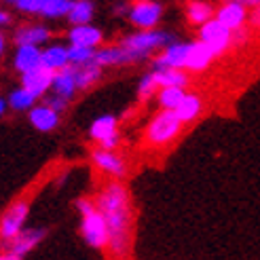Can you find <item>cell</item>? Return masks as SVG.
<instances>
[{
  "mask_svg": "<svg viewBox=\"0 0 260 260\" xmlns=\"http://www.w3.org/2000/svg\"><path fill=\"white\" fill-rule=\"evenodd\" d=\"M95 205L104 214L110 229L108 252L116 258H125L134 243V201L132 192L121 180L106 182L95 194Z\"/></svg>",
  "mask_w": 260,
  "mask_h": 260,
  "instance_id": "cell-1",
  "label": "cell"
},
{
  "mask_svg": "<svg viewBox=\"0 0 260 260\" xmlns=\"http://www.w3.org/2000/svg\"><path fill=\"white\" fill-rule=\"evenodd\" d=\"M182 129H184V123H182L178 112L170 108H161L146 125L144 144L148 148H165L180 138Z\"/></svg>",
  "mask_w": 260,
  "mask_h": 260,
  "instance_id": "cell-2",
  "label": "cell"
},
{
  "mask_svg": "<svg viewBox=\"0 0 260 260\" xmlns=\"http://www.w3.org/2000/svg\"><path fill=\"white\" fill-rule=\"evenodd\" d=\"M81 235L85 243L93 250H108V241H110V229L104 214L98 210V205L93 210H89L81 214Z\"/></svg>",
  "mask_w": 260,
  "mask_h": 260,
  "instance_id": "cell-3",
  "label": "cell"
},
{
  "mask_svg": "<svg viewBox=\"0 0 260 260\" xmlns=\"http://www.w3.org/2000/svg\"><path fill=\"white\" fill-rule=\"evenodd\" d=\"M121 43L129 49L138 51V53L150 57L157 49H165L170 43H174V36L165 30L152 28V30H136L134 34H127L125 38H121Z\"/></svg>",
  "mask_w": 260,
  "mask_h": 260,
  "instance_id": "cell-4",
  "label": "cell"
},
{
  "mask_svg": "<svg viewBox=\"0 0 260 260\" xmlns=\"http://www.w3.org/2000/svg\"><path fill=\"white\" fill-rule=\"evenodd\" d=\"M163 17V5L159 0H138L132 3L127 11V19L136 30H152L159 28Z\"/></svg>",
  "mask_w": 260,
  "mask_h": 260,
  "instance_id": "cell-5",
  "label": "cell"
},
{
  "mask_svg": "<svg viewBox=\"0 0 260 260\" xmlns=\"http://www.w3.org/2000/svg\"><path fill=\"white\" fill-rule=\"evenodd\" d=\"M148 59L146 55L138 53V51L125 47L121 41L116 45H102L95 51V61L104 68H116V66H132V63H140Z\"/></svg>",
  "mask_w": 260,
  "mask_h": 260,
  "instance_id": "cell-6",
  "label": "cell"
},
{
  "mask_svg": "<svg viewBox=\"0 0 260 260\" xmlns=\"http://www.w3.org/2000/svg\"><path fill=\"white\" fill-rule=\"evenodd\" d=\"M199 41H203L207 47H210L216 53V57L224 55L231 47H235L233 45V30L226 28V25L216 17L205 21L203 25H199Z\"/></svg>",
  "mask_w": 260,
  "mask_h": 260,
  "instance_id": "cell-7",
  "label": "cell"
},
{
  "mask_svg": "<svg viewBox=\"0 0 260 260\" xmlns=\"http://www.w3.org/2000/svg\"><path fill=\"white\" fill-rule=\"evenodd\" d=\"M28 214H30V201L21 197V199H15L7 210L3 212V218H0V237L3 241H9L15 235L23 231V224L28 220Z\"/></svg>",
  "mask_w": 260,
  "mask_h": 260,
  "instance_id": "cell-8",
  "label": "cell"
},
{
  "mask_svg": "<svg viewBox=\"0 0 260 260\" xmlns=\"http://www.w3.org/2000/svg\"><path fill=\"white\" fill-rule=\"evenodd\" d=\"M45 235H47V229H23L19 235L5 241L7 250L3 252V260H21V258H25L32 250H36L38 245H41Z\"/></svg>",
  "mask_w": 260,
  "mask_h": 260,
  "instance_id": "cell-9",
  "label": "cell"
},
{
  "mask_svg": "<svg viewBox=\"0 0 260 260\" xmlns=\"http://www.w3.org/2000/svg\"><path fill=\"white\" fill-rule=\"evenodd\" d=\"M91 163H93V167L100 174L108 176V178H114V180L127 178V172H129L125 159L121 157L119 152L102 148V146H98L95 150H91Z\"/></svg>",
  "mask_w": 260,
  "mask_h": 260,
  "instance_id": "cell-10",
  "label": "cell"
},
{
  "mask_svg": "<svg viewBox=\"0 0 260 260\" xmlns=\"http://www.w3.org/2000/svg\"><path fill=\"white\" fill-rule=\"evenodd\" d=\"M188 53H190V43L174 41L165 49H161V53L152 59V70H159V68H186Z\"/></svg>",
  "mask_w": 260,
  "mask_h": 260,
  "instance_id": "cell-11",
  "label": "cell"
},
{
  "mask_svg": "<svg viewBox=\"0 0 260 260\" xmlns=\"http://www.w3.org/2000/svg\"><path fill=\"white\" fill-rule=\"evenodd\" d=\"M216 19H220L231 30H239L250 21V7L241 0H224L216 9Z\"/></svg>",
  "mask_w": 260,
  "mask_h": 260,
  "instance_id": "cell-12",
  "label": "cell"
},
{
  "mask_svg": "<svg viewBox=\"0 0 260 260\" xmlns=\"http://www.w3.org/2000/svg\"><path fill=\"white\" fill-rule=\"evenodd\" d=\"M28 121L30 125L41 134H51L55 132L61 123V112H57L51 104L43 102V104H36L28 110Z\"/></svg>",
  "mask_w": 260,
  "mask_h": 260,
  "instance_id": "cell-13",
  "label": "cell"
},
{
  "mask_svg": "<svg viewBox=\"0 0 260 260\" xmlns=\"http://www.w3.org/2000/svg\"><path fill=\"white\" fill-rule=\"evenodd\" d=\"M13 45H38L43 47L49 43L51 30L45 23H21L13 30Z\"/></svg>",
  "mask_w": 260,
  "mask_h": 260,
  "instance_id": "cell-14",
  "label": "cell"
},
{
  "mask_svg": "<svg viewBox=\"0 0 260 260\" xmlns=\"http://www.w3.org/2000/svg\"><path fill=\"white\" fill-rule=\"evenodd\" d=\"M53 76L55 72L53 70H49L45 66H38L30 72H23L19 74V81L23 87H28L30 91H34V93L38 98H45L51 89H53Z\"/></svg>",
  "mask_w": 260,
  "mask_h": 260,
  "instance_id": "cell-15",
  "label": "cell"
},
{
  "mask_svg": "<svg viewBox=\"0 0 260 260\" xmlns=\"http://www.w3.org/2000/svg\"><path fill=\"white\" fill-rule=\"evenodd\" d=\"M68 45H83V47H102L104 45V32L93 23H72L68 30Z\"/></svg>",
  "mask_w": 260,
  "mask_h": 260,
  "instance_id": "cell-16",
  "label": "cell"
},
{
  "mask_svg": "<svg viewBox=\"0 0 260 260\" xmlns=\"http://www.w3.org/2000/svg\"><path fill=\"white\" fill-rule=\"evenodd\" d=\"M43 66V49L38 45H17L13 53V70L17 74Z\"/></svg>",
  "mask_w": 260,
  "mask_h": 260,
  "instance_id": "cell-17",
  "label": "cell"
},
{
  "mask_svg": "<svg viewBox=\"0 0 260 260\" xmlns=\"http://www.w3.org/2000/svg\"><path fill=\"white\" fill-rule=\"evenodd\" d=\"M216 59V53L207 47L203 41H192L190 43V53H188V63L186 70L188 72H203L212 66V61Z\"/></svg>",
  "mask_w": 260,
  "mask_h": 260,
  "instance_id": "cell-18",
  "label": "cell"
},
{
  "mask_svg": "<svg viewBox=\"0 0 260 260\" xmlns=\"http://www.w3.org/2000/svg\"><path fill=\"white\" fill-rule=\"evenodd\" d=\"M53 93L57 95H63V98H68L72 100L76 93H79V81H76V66H66V68H61L55 72L53 76Z\"/></svg>",
  "mask_w": 260,
  "mask_h": 260,
  "instance_id": "cell-19",
  "label": "cell"
},
{
  "mask_svg": "<svg viewBox=\"0 0 260 260\" xmlns=\"http://www.w3.org/2000/svg\"><path fill=\"white\" fill-rule=\"evenodd\" d=\"M184 17L190 25H197L199 28L205 21L216 17V9L212 3H207V0H188L184 5Z\"/></svg>",
  "mask_w": 260,
  "mask_h": 260,
  "instance_id": "cell-20",
  "label": "cell"
},
{
  "mask_svg": "<svg viewBox=\"0 0 260 260\" xmlns=\"http://www.w3.org/2000/svg\"><path fill=\"white\" fill-rule=\"evenodd\" d=\"M43 66L49 68V70H61L70 66V49L66 45H47L43 49Z\"/></svg>",
  "mask_w": 260,
  "mask_h": 260,
  "instance_id": "cell-21",
  "label": "cell"
},
{
  "mask_svg": "<svg viewBox=\"0 0 260 260\" xmlns=\"http://www.w3.org/2000/svg\"><path fill=\"white\" fill-rule=\"evenodd\" d=\"M112 134H119V119L114 114H102L89 125V138L98 144Z\"/></svg>",
  "mask_w": 260,
  "mask_h": 260,
  "instance_id": "cell-22",
  "label": "cell"
},
{
  "mask_svg": "<svg viewBox=\"0 0 260 260\" xmlns=\"http://www.w3.org/2000/svg\"><path fill=\"white\" fill-rule=\"evenodd\" d=\"M176 112H178V116L182 119V123H184V125L194 123L201 116V112H203V100H201V95L199 93H186L184 100L180 102V106L176 108Z\"/></svg>",
  "mask_w": 260,
  "mask_h": 260,
  "instance_id": "cell-23",
  "label": "cell"
},
{
  "mask_svg": "<svg viewBox=\"0 0 260 260\" xmlns=\"http://www.w3.org/2000/svg\"><path fill=\"white\" fill-rule=\"evenodd\" d=\"M38 98L34 91H30L28 87H17V89H13L11 93H9V106L11 110H15V112H28L32 106H36L38 104Z\"/></svg>",
  "mask_w": 260,
  "mask_h": 260,
  "instance_id": "cell-24",
  "label": "cell"
},
{
  "mask_svg": "<svg viewBox=\"0 0 260 260\" xmlns=\"http://www.w3.org/2000/svg\"><path fill=\"white\" fill-rule=\"evenodd\" d=\"M104 74V66H100L98 61H89L85 66H76V81H79V89L87 91L93 85H98L102 81Z\"/></svg>",
  "mask_w": 260,
  "mask_h": 260,
  "instance_id": "cell-25",
  "label": "cell"
},
{
  "mask_svg": "<svg viewBox=\"0 0 260 260\" xmlns=\"http://www.w3.org/2000/svg\"><path fill=\"white\" fill-rule=\"evenodd\" d=\"M186 95V87H178V85H167V87H161L159 93H157V102L161 108H170V110H176L180 106V102L184 100Z\"/></svg>",
  "mask_w": 260,
  "mask_h": 260,
  "instance_id": "cell-26",
  "label": "cell"
},
{
  "mask_svg": "<svg viewBox=\"0 0 260 260\" xmlns=\"http://www.w3.org/2000/svg\"><path fill=\"white\" fill-rule=\"evenodd\" d=\"M154 74H157V81L161 87H167V85L186 87L188 85V70L186 68H159V70H154Z\"/></svg>",
  "mask_w": 260,
  "mask_h": 260,
  "instance_id": "cell-27",
  "label": "cell"
},
{
  "mask_svg": "<svg viewBox=\"0 0 260 260\" xmlns=\"http://www.w3.org/2000/svg\"><path fill=\"white\" fill-rule=\"evenodd\" d=\"M74 0H45L41 17L43 19H68Z\"/></svg>",
  "mask_w": 260,
  "mask_h": 260,
  "instance_id": "cell-28",
  "label": "cell"
},
{
  "mask_svg": "<svg viewBox=\"0 0 260 260\" xmlns=\"http://www.w3.org/2000/svg\"><path fill=\"white\" fill-rule=\"evenodd\" d=\"M95 15V5L93 0H74L68 21L70 23H89Z\"/></svg>",
  "mask_w": 260,
  "mask_h": 260,
  "instance_id": "cell-29",
  "label": "cell"
},
{
  "mask_svg": "<svg viewBox=\"0 0 260 260\" xmlns=\"http://www.w3.org/2000/svg\"><path fill=\"white\" fill-rule=\"evenodd\" d=\"M159 89H161V85L157 81V74H154V70H150V72H146L144 76H142L140 83H138V98L142 102L152 100V98H157Z\"/></svg>",
  "mask_w": 260,
  "mask_h": 260,
  "instance_id": "cell-30",
  "label": "cell"
},
{
  "mask_svg": "<svg viewBox=\"0 0 260 260\" xmlns=\"http://www.w3.org/2000/svg\"><path fill=\"white\" fill-rule=\"evenodd\" d=\"M70 49V63L72 66H85L89 61H95V51L93 47H83V45H68Z\"/></svg>",
  "mask_w": 260,
  "mask_h": 260,
  "instance_id": "cell-31",
  "label": "cell"
},
{
  "mask_svg": "<svg viewBox=\"0 0 260 260\" xmlns=\"http://www.w3.org/2000/svg\"><path fill=\"white\" fill-rule=\"evenodd\" d=\"M43 5H45V0H17L13 7H15L17 13H21V15H41Z\"/></svg>",
  "mask_w": 260,
  "mask_h": 260,
  "instance_id": "cell-32",
  "label": "cell"
},
{
  "mask_svg": "<svg viewBox=\"0 0 260 260\" xmlns=\"http://www.w3.org/2000/svg\"><path fill=\"white\" fill-rule=\"evenodd\" d=\"M45 102L51 104V106H53L57 112H61V114L70 108V100H68V98H63V95H57V93H53V95H49V93H47V95H45Z\"/></svg>",
  "mask_w": 260,
  "mask_h": 260,
  "instance_id": "cell-33",
  "label": "cell"
},
{
  "mask_svg": "<svg viewBox=\"0 0 260 260\" xmlns=\"http://www.w3.org/2000/svg\"><path fill=\"white\" fill-rule=\"evenodd\" d=\"M98 146L108 148V150H116V148L121 146V134H112V136H108L106 140H102Z\"/></svg>",
  "mask_w": 260,
  "mask_h": 260,
  "instance_id": "cell-34",
  "label": "cell"
},
{
  "mask_svg": "<svg viewBox=\"0 0 260 260\" xmlns=\"http://www.w3.org/2000/svg\"><path fill=\"white\" fill-rule=\"evenodd\" d=\"M248 30H245V25L243 28H239V30H233V45H245V41H248Z\"/></svg>",
  "mask_w": 260,
  "mask_h": 260,
  "instance_id": "cell-35",
  "label": "cell"
},
{
  "mask_svg": "<svg viewBox=\"0 0 260 260\" xmlns=\"http://www.w3.org/2000/svg\"><path fill=\"white\" fill-rule=\"evenodd\" d=\"M250 23H252V28L260 30V5L250 11Z\"/></svg>",
  "mask_w": 260,
  "mask_h": 260,
  "instance_id": "cell-36",
  "label": "cell"
},
{
  "mask_svg": "<svg viewBox=\"0 0 260 260\" xmlns=\"http://www.w3.org/2000/svg\"><path fill=\"white\" fill-rule=\"evenodd\" d=\"M11 21H13L11 13H9V11H0V25H3V28H7V25H11Z\"/></svg>",
  "mask_w": 260,
  "mask_h": 260,
  "instance_id": "cell-37",
  "label": "cell"
},
{
  "mask_svg": "<svg viewBox=\"0 0 260 260\" xmlns=\"http://www.w3.org/2000/svg\"><path fill=\"white\" fill-rule=\"evenodd\" d=\"M7 108H11V106H9V100L3 98V100H0V114H3V116L7 114Z\"/></svg>",
  "mask_w": 260,
  "mask_h": 260,
  "instance_id": "cell-38",
  "label": "cell"
},
{
  "mask_svg": "<svg viewBox=\"0 0 260 260\" xmlns=\"http://www.w3.org/2000/svg\"><path fill=\"white\" fill-rule=\"evenodd\" d=\"M241 3H245L250 9H254V7H258V5H260V0H241Z\"/></svg>",
  "mask_w": 260,
  "mask_h": 260,
  "instance_id": "cell-39",
  "label": "cell"
},
{
  "mask_svg": "<svg viewBox=\"0 0 260 260\" xmlns=\"http://www.w3.org/2000/svg\"><path fill=\"white\" fill-rule=\"evenodd\" d=\"M3 3H5V5H15L17 0H3Z\"/></svg>",
  "mask_w": 260,
  "mask_h": 260,
  "instance_id": "cell-40",
  "label": "cell"
},
{
  "mask_svg": "<svg viewBox=\"0 0 260 260\" xmlns=\"http://www.w3.org/2000/svg\"><path fill=\"white\" fill-rule=\"evenodd\" d=\"M132 3H138V0H132Z\"/></svg>",
  "mask_w": 260,
  "mask_h": 260,
  "instance_id": "cell-41",
  "label": "cell"
}]
</instances>
